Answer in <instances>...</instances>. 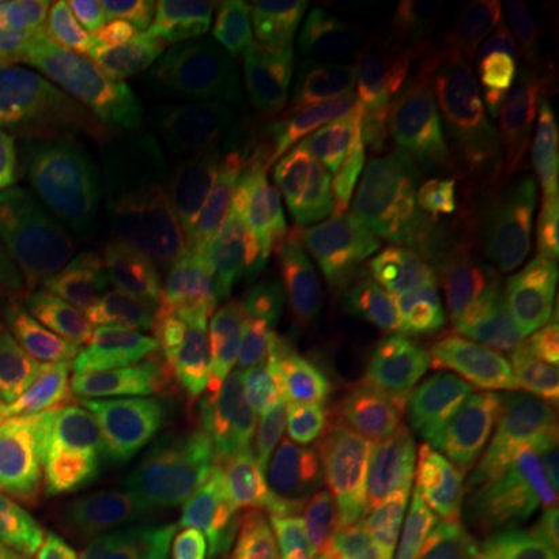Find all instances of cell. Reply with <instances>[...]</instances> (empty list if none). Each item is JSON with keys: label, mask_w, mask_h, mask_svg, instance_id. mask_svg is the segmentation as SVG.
Returning a JSON list of instances; mask_svg holds the SVG:
<instances>
[{"label": "cell", "mask_w": 559, "mask_h": 559, "mask_svg": "<svg viewBox=\"0 0 559 559\" xmlns=\"http://www.w3.org/2000/svg\"><path fill=\"white\" fill-rule=\"evenodd\" d=\"M200 360L224 479L333 538L373 503L336 395L333 320L311 274L286 264L205 289Z\"/></svg>", "instance_id": "cell-1"}, {"label": "cell", "mask_w": 559, "mask_h": 559, "mask_svg": "<svg viewBox=\"0 0 559 559\" xmlns=\"http://www.w3.org/2000/svg\"><path fill=\"white\" fill-rule=\"evenodd\" d=\"M47 333L72 395L146 476L180 479L197 451L200 345L146 277L47 286Z\"/></svg>", "instance_id": "cell-2"}, {"label": "cell", "mask_w": 559, "mask_h": 559, "mask_svg": "<svg viewBox=\"0 0 559 559\" xmlns=\"http://www.w3.org/2000/svg\"><path fill=\"white\" fill-rule=\"evenodd\" d=\"M0 259L53 277H153L212 289L227 261L79 146L40 131L0 128Z\"/></svg>", "instance_id": "cell-3"}, {"label": "cell", "mask_w": 559, "mask_h": 559, "mask_svg": "<svg viewBox=\"0 0 559 559\" xmlns=\"http://www.w3.org/2000/svg\"><path fill=\"white\" fill-rule=\"evenodd\" d=\"M47 124L87 146L221 261L283 252L286 212L267 180L218 159L187 121L109 87L91 60L66 75Z\"/></svg>", "instance_id": "cell-4"}, {"label": "cell", "mask_w": 559, "mask_h": 559, "mask_svg": "<svg viewBox=\"0 0 559 559\" xmlns=\"http://www.w3.org/2000/svg\"><path fill=\"white\" fill-rule=\"evenodd\" d=\"M0 485L44 559H97L150 503V476L38 373L0 382Z\"/></svg>", "instance_id": "cell-5"}, {"label": "cell", "mask_w": 559, "mask_h": 559, "mask_svg": "<svg viewBox=\"0 0 559 559\" xmlns=\"http://www.w3.org/2000/svg\"><path fill=\"white\" fill-rule=\"evenodd\" d=\"M293 165L340 200L469 205L481 197L469 119L419 75L345 91L305 131Z\"/></svg>", "instance_id": "cell-6"}, {"label": "cell", "mask_w": 559, "mask_h": 559, "mask_svg": "<svg viewBox=\"0 0 559 559\" xmlns=\"http://www.w3.org/2000/svg\"><path fill=\"white\" fill-rule=\"evenodd\" d=\"M301 246L348 311L373 314L439 293L469 259L473 234L448 205L399 202L320 209L301 227Z\"/></svg>", "instance_id": "cell-7"}, {"label": "cell", "mask_w": 559, "mask_h": 559, "mask_svg": "<svg viewBox=\"0 0 559 559\" xmlns=\"http://www.w3.org/2000/svg\"><path fill=\"white\" fill-rule=\"evenodd\" d=\"M535 340L532 299L507 301L495 314L460 411L510 469L532 516L559 495V389L535 360Z\"/></svg>", "instance_id": "cell-8"}, {"label": "cell", "mask_w": 559, "mask_h": 559, "mask_svg": "<svg viewBox=\"0 0 559 559\" xmlns=\"http://www.w3.org/2000/svg\"><path fill=\"white\" fill-rule=\"evenodd\" d=\"M444 318L441 293L364 314L336 345V395L342 417L380 498L407 407L429 367Z\"/></svg>", "instance_id": "cell-9"}, {"label": "cell", "mask_w": 559, "mask_h": 559, "mask_svg": "<svg viewBox=\"0 0 559 559\" xmlns=\"http://www.w3.org/2000/svg\"><path fill=\"white\" fill-rule=\"evenodd\" d=\"M411 520L426 559H481L513 554L538 516L498 454L460 419L419 485Z\"/></svg>", "instance_id": "cell-10"}, {"label": "cell", "mask_w": 559, "mask_h": 559, "mask_svg": "<svg viewBox=\"0 0 559 559\" xmlns=\"http://www.w3.org/2000/svg\"><path fill=\"white\" fill-rule=\"evenodd\" d=\"M495 314L498 311H491V305L481 299H463L444 311L432 358L419 380L417 395L407 407L399 444L389 463V479L377 500H389L411 513L419 485L426 481L429 469L436 466L444 444L457 429L469 377L481 345L491 333Z\"/></svg>", "instance_id": "cell-11"}, {"label": "cell", "mask_w": 559, "mask_h": 559, "mask_svg": "<svg viewBox=\"0 0 559 559\" xmlns=\"http://www.w3.org/2000/svg\"><path fill=\"white\" fill-rule=\"evenodd\" d=\"M429 16V3L320 0L293 66L326 91L395 79L417 62Z\"/></svg>", "instance_id": "cell-12"}, {"label": "cell", "mask_w": 559, "mask_h": 559, "mask_svg": "<svg viewBox=\"0 0 559 559\" xmlns=\"http://www.w3.org/2000/svg\"><path fill=\"white\" fill-rule=\"evenodd\" d=\"M326 100L330 91L320 81L286 62L242 91L209 94L190 87L178 112L218 159L242 165L308 131Z\"/></svg>", "instance_id": "cell-13"}, {"label": "cell", "mask_w": 559, "mask_h": 559, "mask_svg": "<svg viewBox=\"0 0 559 559\" xmlns=\"http://www.w3.org/2000/svg\"><path fill=\"white\" fill-rule=\"evenodd\" d=\"M488 162L507 218L538 234L559 227V97L507 84L488 109Z\"/></svg>", "instance_id": "cell-14"}, {"label": "cell", "mask_w": 559, "mask_h": 559, "mask_svg": "<svg viewBox=\"0 0 559 559\" xmlns=\"http://www.w3.org/2000/svg\"><path fill=\"white\" fill-rule=\"evenodd\" d=\"M423 66L466 119L488 112L507 91L498 10L481 0L441 3Z\"/></svg>", "instance_id": "cell-15"}, {"label": "cell", "mask_w": 559, "mask_h": 559, "mask_svg": "<svg viewBox=\"0 0 559 559\" xmlns=\"http://www.w3.org/2000/svg\"><path fill=\"white\" fill-rule=\"evenodd\" d=\"M202 516L215 559H320L318 538L299 516L237 481L215 485Z\"/></svg>", "instance_id": "cell-16"}, {"label": "cell", "mask_w": 559, "mask_h": 559, "mask_svg": "<svg viewBox=\"0 0 559 559\" xmlns=\"http://www.w3.org/2000/svg\"><path fill=\"white\" fill-rule=\"evenodd\" d=\"M91 66L119 94L165 112H178L183 97L193 87L187 72L153 44L140 22L138 7L128 0L103 7L91 47Z\"/></svg>", "instance_id": "cell-17"}, {"label": "cell", "mask_w": 559, "mask_h": 559, "mask_svg": "<svg viewBox=\"0 0 559 559\" xmlns=\"http://www.w3.org/2000/svg\"><path fill=\"white\" fill-rule=\"evenodd\" d=\"M103 3L94 0H7V25L22 53L53 66L91 60Z\"/></svg>", "instance_id": "cell-18"}, {"label": "cell", "mask_w": 559, "mask_h": 559, "mask_svg": "<svg viewBox=\"0 0 559 559\" xmlns=\"http://www.w3.org/2000/svg\"><path fill=\"white\" fill-rule=\"evenodd\" d=\"M498 22L516 91L559 97V0L503 3Z\"/></svg>", "instance_id": "cell-19"}, {"label": "cell", "mask_w": 559, "mask_h": 559, "mask_svg": "<svg viewBox=\"0 0 559 559\" xmlns=\"http://www.w3.org/2000/svg\"><path fill=\"white\" fill-rule=\"evenodd\" d=\"M202 16L212 40H252L274 60L299 57L311 25L301 0H205Z\"/></svg>", "instance_id": "cell-20"}, {"label": "cell", "mask_w": 559, "mask_h": 559, "mask_svg": "<svg viewBox=\"0 0 559 559\" xmlns=\"http://www.w3.org/2000/svg\"><path fill=\"white\" fill-rule=\"evenodd\" d=\"M72 69L22 53L7 25V0H0V128L32 131V124H47Z\"/></svg>", "instance_id": "cell-21"}, {"label": "cell", "mask_w": 559, "mask_h": 559, "mask_svg": "<svg viewBox=\"0 0 559 559\" xmlns=\"http://www.w3.org/2000/svg\"><path fill=\"white\" fill-rule=\"evenodd\" d=\"M97 559H215L205 516L197 507L168 500Z\"/></svg>", "instance_id": "cell-22"}, {"label": "cell", "mask_w": 559, "mask_h": 559, "mask_svg": "<svg viewBox=\"0 0 559 559\" xmlns=\"http://www.w3.org/2000/svg\"><path fill=\"white\" fill-rule=\"evenodd\" d=\"M330 559H426L407 510L373 500L333 538Z\"/></svg>", "instance_id": "cell-23"}, {"label": "cell", "mask_w": 559, "mask_h": 559, "mask_svg": "<svg viewBox=\"0 0 559 559\" xmlns=\"http://www.w3.org/2000/svg\"><path fill=\"white\" fill-rule=\"evenodd\" d=\"M146 35L159 47L162 53L183 72L209 50L212 35L202 16V3L193 0H143L134 3Z\"/></svg>", "instance_id": "cell-24"}, {"label": "cell", "mask_w": 559, "mask_h": 559, "mask_svg": "<svg viewBox=\"0 0 559 559\" xmlns=\"http://www.w3.org/2000/svg\"><path fill=\"white\" fill-rule=\"evenodd\" d=\"M35 358V311L28 280L0 259V382L16 380Z\"/></svg>", "instance_id": "cell-25"}, {"label": "cell", "mask_w": 559, "mask_h": 559, "mask_svg": "<svg viewBox=\"0 0 559 559\" xmlns=\"http://www.w3.org/2000/svg\"><path fill=\"white\" fill-rule=\"evenodd\" d=\"M274 69V60L252 40H221L218 47L205 50L200 60L187 69V79L197 91L227 94L242 91L261 81Z\"/></svg>", "instance_id": "cell-26"}, {"label": "cell", "mask_w": 559, "mask_h": 559, "mask_svg": "<svg viewBox=\"0 0 559 559\" xmlns=\"http://www.w3.org/2000/svg\"><path fill=\"white\" fill-rule=\"evenodd\" d=\"M0 559H44L38 540L22 522L16 507L10 503L0 485Z\"/></svg>", "instance_id": "cell-27"}, {"label": "cell", "mask_w": 559, "mask_h": 559, "mask_svg": "<svg viewBox=\"0 0 559 559\" xmlns=\"http://www.w3.org/2000/svg\"><path fill=\"white\" fill-rule=\"evenodd\" d=\"M540 267V289L538 296H528L535 305V314H538V333L547 330L554 320L559 318V240L550 242L538 259Z\"/></svg>", "instance_id": "cell-28"}, {"label": "cell", "mask_w": 559, "mask_h": 559, "mask_svg": "<svg viewBox=\"0 0 559 559\" xmlns=\"http://www.w3.org/2000/svg\"><path fill=\"white\" fill-rule=\"evenodd\" d=\"M547 364H550V370L557 373L559 380V318L554 320V326L547 333Z\"/></svg>", "instance_id": "cell-29"}, {"label": "cell", "mask_w": 559, "mask_h": 559, "mask_svg": "<svg viewBox=\"0 0 559 559\" xmlns=\"http://www.w3.org/2000/svg\"><path fill=\"white\" fill-rule=\"evenodd\" d=\"M554 503H557V535H559V495H557V500H554Z\"/></svg>", "instance_id": "cell-30"}, {"label": "cell", "mask_w": 559, "mask_h": 559, "mask_svg": "<svg viewBox=\"0 0 559 559\" xmlns=\"http://www.w3.org/2000/svg\"><path fill=\"white\" fill-rule=\"evenodd\" d=\"M538 559H550V557H538Z\"/></svg>", "instance_id": "cell-31"}]
</instances>
